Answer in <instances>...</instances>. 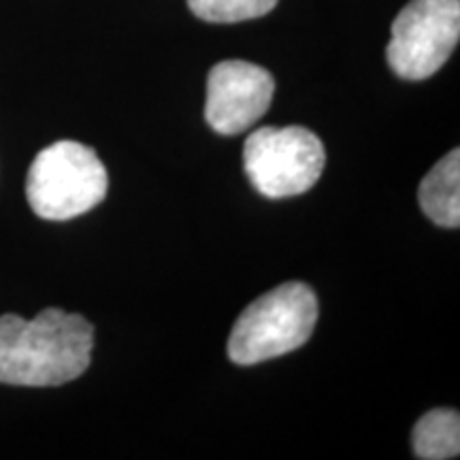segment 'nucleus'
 Here are the masks:
<instances>
[{"instance_id":"nucleus-8","label":"nucleus","mask_w":460,"mask_h":460,"mask_svg":"<svg viewBox=\"0 0 460 460\" xmlns=\"http://www.w3.org/2000/svg\"><path fill=\"white\" fill-rule=\"evenodd\" d=\"M413 454L422 460H450L460 452V416L456 410H433L413 427Z\"/></svg>"},{"instance_id":"nucleus-9","label":"nucleus","mask_w":460,"mask_h":460,"mask_svg":"<svg viewBox=\"0 0 460 460\" xmlns=\"http://www.w3.org/2000/svg\"><path fill=\"white\" fill-rule=\"evenodd\" d=\"M192 13L214 24L256 20L275 9L278 0H188Z\"/></svg>"},{"instance_id":"nucleus-4","label":"nucleus","mask_w":460,"mask_h":460,"mask_svg":"<svg viewBox=\"0 0 460 460\" xmlns=\"http://www.w3.org/2000/svg\"><path fill=\"white\" fill-rule=\"evenodd\" d=\"M243 164L247 180L262 197L288 199L315 186L326 152L320 137L305 126H264L247 137Z\"/></svg>"},{"instance_id":"nucleus-1","label":"nucleus","mask_w":460,"mask_h":460,"mask_svg":"<svg viewBox=\"0 0 460 460\" xmlns=\"http://www.w3.org/2000/svg\"><path fill=\"white\" fill-rule=\"evenodd\" d=\"M94 348V329L84 315L43 309L37 318L0 315V384L48 388L84 376Z\"/></svg>"},{"instance_id":"nucleus-7","label":"nucleus","mask_w":460,"mask_h":460,"mask_svg":"<svg viewBox=\"0 0 460 460\" xmlns=\"http://www.w3.org/2000/svg\"><path fill=\"white\" fill-rule=\"evenodd\" d=\"M418 200L429 220L437 226H460V152L452 149L447 156L427 172L418 188Z\"/></svg>"},{"instance_id":"nucleus-5","label":"nucleus","mask_w":460,"mask_h":460,"mask_svg":"<svg viewBox=\"0 0 460 460\" xmlns=\"http://www.w3.org/2000/svg\"><path fill=\"white\" fill-rule=\"evenodd\" d=\"M460 0H411L393 22L386 58L401 79H429L456 49Z\"/></svg>"},{"instance_id":"nucleus-2","label":"nucleus","mask_w":460,"mask_h":460,"mask_svg":"<svg viewBox=\"0 0 460 460\" xmlns=\"http://www.w3.org/2000/svg\"><path fill=\"white\" fill-rule=\"evenodd\" d=\"M315 322V292L303 281H288L258 296L239 315L228 337V358L250 367L295 352L309 341Z\"/></svg>"},{"instance_id":"nucleus-3","label":"nucleus","mask_w":460,"mask_h":460,"mask_svg":"<svg viewBox=\"0 0 460 460\" xmlns=\"http://www.w3.org/2000/svg\"><path fill=\"white\" fill-rule=\"evenodd\" d=\"M109 177L96 152L77 141H58L32 160L26 197L43 220H71L107 197Z\"/></svg>"},{"instance_id":"nucleus-6","label":"nucleus","mask_w":460,"mask_h":460,"mask_svg":"<svg viewBox=\"0 0 460 460\" xmlns=\"http://www.w3.org/2000/svg\"><path fill=\"white\" fill-rule=\"evenodd\" d=\"M275 79L267 68L245 60H224L207 79V124L220 135H239L267 113Z\"/></svg>"}]
</instances>
